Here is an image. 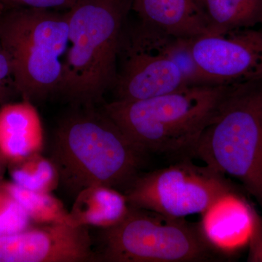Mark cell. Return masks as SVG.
I'll list each match as a JSON object with an SVG mask.
<instances>
[{
	"instance_id": "obj_1",
	"label": "cell",
	"mask_w": 262,
	"mask_h": 262,
	"mask_svg": "<svg viewBox=\"0 0 262 262\" xmlns=\"http://www.w3.org/2000/svg\"><path fill=\"white\" fill-rule=\"evenodd\" d=\"M236 84L191 86L147 99L115 100L102 110L145 156L191 159Z\"/></svg>"
},
{
	"instance_id": "obj_2",
	"label": "cell",
	"mask_w": 262,
	"mask_h": 262,
	"mask_svg": "<svg viewBox=\"0 0 262 262\" xmlns=\"http://www.w3.org/2000/svg\"><path fill=\"white\" fill-rule=\"evenodd\" d=\"M58 124L51 160L60 184L76 196L85 188L103 185L125 190L139 177L145 155L102 110L75 106Z\"/></svg>"
},
{
	"instance_id": "obj_3",
	"label": "cell",
	"mask_w": 262,
	"mask_h": 262,
	"mask_svg": "<svg viewBox=\"0 0 262 262\" xmlns=\"http://www.w3.org/2000/svg\"><path fill=\"white\" fill-rule=\"evenodd\" d=\"M131 0H77L67 12L69 46L59 94L95 106L116 80L117 60Z\"/></svg>"
},
{
	"instance_id": "obj_4",
	"label": "cell",
	"mask_w": 262,
	"mask_h": 262,
	"mask_svg": "<svg viewBox=\"0 0 262 262\" xmlns=\"http://www.w3.org/2000/svg\"><path fill=\"white\" fill-rule=\"evenodd\" d=\"M0 41L15 91L32 102L59 93L69 46L67 13L15 7L0 14Z\"/></svg>"
},
{
	"instance_id": "obj_5",
	"label": "cell",
	"mask_w": 262,
	"mask_h": 262,
	"mask_svg": "<svg viewBox=\"0 0 262 262\" xmlns=\"http://www.w3.org/2000/svg\"><path fill=\"white\" fill-rule=\"evenodd\" d=\"M194 158L237 179L262 208V80L236 84Z\"/></svg>"
},
{
	"instance_id": "obj_6",
	"label": "cell",
	"mask_w": 262,
	"mask_h": 262,
	"mask_svg": "<svg viewBox=\"0 0 262 262\" xmlns=\"http://www.w3.org/2000/svg\"><path fill=\"white\" fill-rule=\"evenodd\" d=\"M199 224L130 206L120 223L101 234L98 261L194 262L216 259Z\"/></svg>"
},
{
	"instance_id": "obj_7",
	"label": "cell",
	"mask_w": 262,
	"mask_h": 262,
	"mask_svg": "<svg viewBox=\"0 0 262 262\" xmlns=\"http://www.w3.org/2000/svg\"><path fill=\"white\" fill-rule=\"evenodd\" d=\"M235 191L224 174L190 159L139 176L124 192L131 207L173 219L202 214L225 193Z\"/></svg>"
},
{
	"instance_id": "obj_8",
	"label": "cell",
	"mask_w": 262,
	"mask_h": 262,
	"mask_svg": "<svg viewBox=\"0 0 262 262\" xmlns=\"http://www.w3.org/2000/svg\"><path fill=\"white\" fill-rule=\"evenodd\" d=\"M169 37L140 23L124 32L119 53L123 63L113 86L116 100L147 99L191 87L170 56Z\"/></svg>"
},
{
	"instance_id": "obj_9",
	"label": "cell",
	"mask_w": 262,
	"mask_h": 262,
	"mask_svg": "<svg viewBox=\"0 0 262 262\" xmlns=\"http://www.w3.org/2000/svg\"><path fill=\"white\" fill-rule=\"evenodd\" d=\"M196 63L220 84L262 80V30L237 29L191 39Z\"/></svg>"
},
{
	"instance_id": "obj_10",
	"label": "cell",
	"mask_w": 262,
	"mask_h": 262,
	"mask_svg": "<svg viewBox=\"0 0 262 262\" xmlns=\"http://www.w3.org/2000/svg\"><path fill=\"white\" fill-rule=\"evenodd\" d=\"M89 227L67 223L33 225L0 235V262L98 261Z\"/></svg>"
},
{
	"instance_id": "obj_11",
	"label": "cell",
	"mask_w": 262,
	"mask_h": 262,
	"mask_svg": "<svg viewBox=\"0 0 262 262\" xmlns=\"http://www.w3.org/2000/svg\"><path fill=\"white\" fill-rule=\"evenodd\" d=\"M201 215L202 234L219 253H233L249 243L256 213L236 191L217 198Z\"/></svg>"
},
{
	"instance_id": "obj_12",
	"label": "cell",
	"mask_w": 262,
	"mask_h": 262,
	"mask_svg": "<svg viewBox=\"0 0 262 262\" xmlns=\"http://www.w3.org/2000/svg\"><path fill=\"white\" fill-rule=\"evenodd\" d=\"M44 130L31 101L8 103L0 107V160L10 165L42 152Z\"/></svg>"
},
{
	"instance_id": "obj_13",
	"label": "cell",
	"mask_w": 262,
	"mask_h": 262,
	"mask_svg": "<svg viewBox=\"0 0 262 262\" xmlns=\"http://www.w3.org/2000/svg\"><path fill=\"white\" fill-rule=\"evenodd\" d=\"M140 23L173 37L192 39L208 33L196 0H131Z\"/></svg>"
},
{
	"instance_id": "obj_14",
	"label": "cell",
	"mask_w": 262,
	"mask_h": 262,
	"mask_svg": "<svg viewBox=\"0 0 262 262\" xmlns=\"http://www.w3.org/2000/svg\"><path fill=\"white\" fill-rule=\"evenodd\" d=\"M129 210L124 193L106 186H91L76 195L70 211V222L75 226L107 229L123 220Z\"/></svg>"
},
{
	"instance_id": "obj_15",
	"label": "cell",
	"mask_w": 262,
	"mask_h": 262,
	"mask_svg": "<svg viewBox=\"0 0 262 262\" xmlns=\"http://www.w3.org/2000/svg\"><path fill=\"white\" fill-rule=\"evenodd\" d=\"M207 24V34L249 29L262 21V0H196Z\"/></svg>"
},
{
	"instance_id": "obj_16",
	"label": "cell",
	"mask_w": 262,
	"mask_h": 262,
	"mask_svg": "<svg viewBox=\"0 0 262 262\" xmlns=\"http://www.w3.org/2000/svg\"><path fill=\"white\" fill-rule=\"evenodd\" d=\"M0 187L10 193L27 212L33 223L46 225L53 223L71 224L70 211L59 199L51 193L29 190L12 181H0Z\"/></svg>"
},
{
	"instance_id": "obj_17",
	"label": "cell",
	"mask_w": 262,
	"mask_h": 262,
	"mask_svg": "<svg viewBox=\"0 0 262 262\" xmlns=\"http://www.w3.org/2000/svg\"><path fill=\"white\" fill-rule=\"evenodd\" d=\"M8 166L12 182L24 189L51 193L59 186V173L56 165L42 152L30 155Z\"/></svg>"
},
{
	"instance_id": "obj_18",
	"label": "cell",
	"mask_w": 262,
	"mask_h": 262,
	"mask_svg": "<svg viewBox=\"0 0 262 262\" xmlns=\"http://www.w3.org/2000/svg\"><path fill=\"white\" fill-rule=\"evenodd\" d=\"M33 224L18 201L0 187V235L18 233Z\"/></svg>"
},
{
	"instance_id": "obj_19",
	"label": "cell",
	"mask_w": 262,
	"mask_h": 262,
	"mask_svg": "<svg viewBox=\"0 0 262 262\" xmlns=\"http://www.w3.org/2000/svg\"><path fill=\"white\" fill-rule=\"evenodd\" d=\"M13 91H16L11 63L0 41V107L5 104Z\"/></svg>"
},
{
	"instance_id": "obj_20",
	"label": "cell",
	"mask_w": 262,
	"mask_h": 262,
	"mask_svg": "<svg viewBox=\"0 0 262 262\" xmlns=\"http://www.w3.org/2000/svg\"><path fill=\"white\" fill-rule=\"evenodd\" d=\"M5 8L24 7L36 9L50 10L51 8H67L70 10L77 0H0Z\"/></svg>"
},
{
	"instance_id": "obj_21",
	"label": "cell",
	"mask_w": 262,
	"mask_h": 262,
	"mask_svg": "<svg viewBox=\"0 0 262 262\" xmlns=\"http://www.w3.org/2000/svg\"><path fill=\"white\" fill-rule=\"evenodd\" d=\"M248 261L262 262V219L256 213L254 228L250 239Z\"/></svg>"
},
{
	"instance_id": "obj_22",
	"label": "cell",
	"mask_w": 262,
	"mask_h": 262,
	"mask_svg": "<svg viewBox=\"0 0 262 262\" xmlns=\"http://www.w3.org/2000/svg\"><path fill=\"white\" fill-rule=\"evenodd\" d=\"M5 164L0 160V178H1V174L3 173V167H4ZM0 181H1V179H0Z\"/></svg>"
},
{
	"instance_id": "obj_23",
	"label": "cell",
	"mask_w": 262,
	"mask_h": 262,
	"mask_svg": "<svg viewBox=\"0 0 262 262\" xmlns=\"http://www.w3.org/2000/svg\"><path fill=\"white\" fill-rule=\"evenodd\" d=\"M5 9V6L3 4V3H2L1 1H0V14H1L2 12Z\"/></svg>"
},
{
	"instance_id": "obj_24",
	"label": "cell",
	"mask_w": 262,
	"mask_h": 262,
	"mask_svg": "<svg viewBox=\"0 0 262 262\" xmlns=\"http://www.w3.org/2000/svg\"><path fill=\"white\" fill-rule=\"evenodd\" d=\"M260 25H261V30H262V21H261V24H260Z\"/></svg>"
}]
</instances>
